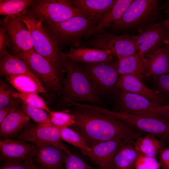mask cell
I'll return each instance as SVG.
<instances>
[{
  "label": "cell",
  "mask_w": 169,
  "mask_h": 169,
  "mask_svg": "<svg viewBox=\"0 0 169 169\" xmlns=\"http://www.w3.org/2000/svg\"><path fill=\"white\" fill-rule=\"evenodd\" d=\"M69 112L74 118L71 127L84 138L90 147L100 142L131 138L136 139L146 134L128 123L95 109L85 103H71Z\"/></svg>",
  "instance_id": "1"
},
{
  "label": "cell",
  "mask_w": 169,
  "mask_h": 169,
  "mask_svg": "<svg viewBox=\"0 0 169 169\" xmlns=\"http://www.w3.org/2000/svg\"><path fill=\"white\" fill-rule=\"evenodd\" d=\"M63 66L66 75L58 94L69 105L71 103L87 102L103 107L104 101L77 62L66 58Z\"/></svg>",
  "instance_id": "2"
},
{
  "label": "cell",
  "mask_w": 169,
  "mask_h": 169,
  "mask_svg": "<svg viewBox=\"0 0 169 169\" xmlns=\"http://www.w3.org/2000/svg\"><path fill=\"white\" fill-rule=\"evenodd\" d=\"M26 25L32 38L34 51L63 73L65 59L59 46L52 39L42 22L28 10L16 16Z\"/></svg>",
  "instance_id": "3"
},
{
  "label": "cell",
  "mask_w": 169,
  "mask_h": 169,
  "mask_svg": "<svg viewBox=\"0 0 169 169\" xmlns=\"http://www.w3.org/2000/svg\"><path fill=\"white\" fill-rule=\"evenodd\" d=\"M100 18L88 16H76L60 23L47 26L49 35L59 46L71 44L83 40V38L94 34Z\"/></svg>",
  "instance_id": "4"
},
{
  "label": "cell",
  "mask_w": 169,
  "mask_h": 169,
  "mask_svg": "<svg viewBox=\"0 0 169 169\" xmlns=\"http://www.w3.org/2000/svg\"><path fill=\"white\" fill-rule=\"evenodd\" d=\"M77 63L101 97L110 93L116 95L119 74L116 60L95 63Z\"/></svg>",
  "instance_id": "5"
},
{
  "label": "cell",
  "mask_w": 169,
  "mask_h": 169,
  "mask_svg": "<svg viewBox=\"0 0 169 169\" xmlns=\"http://www.w3.org/2000/svg\"><path fill=\"white\" fill-rule=\"evenodd\" d=\"M73 45L75 48L86 47L107 50L118 59L137 52L132 36L129 34L115 35L104 30L94 33L90 39L76 42Z\"/></svg>",
  "instance_id": "6"
},
{
  "label": "cell",
  "mask_w": 169,
  "mask_h": 169,
  "mask_svg": "<svg viewBox=\"0 0 169 169\" xmlns=\"http://www.w3.org/2000/svg\"><path fill=\"white\" fill-rule=\"evenodd\" d=\"M28 10L47 26L57 24L76 16H89L73 6L69 0H36Z\"/></svg>",
  "instance_id": "7"
},
{
  "label": "cell",
  "mask_w": 169,
  "mask_h": 169,
  "mask_svg": "<svg viewBox=\"0 0 169 169\" xmlns=\"http://www.w3.org/2000/svg\"><path fill=\"white\" fill-rule=\"evenodd\" d=\"M160 9L157 0H133L121 18L112 25L115 30H125L145 24L155 19Z\"/></svg>",
  "instance_id": "8"
},
{
  "label": "cell",
  "mask_w": 169,
  "mask_h": 169,
  "mask_svg": "<svg viewBox=\"0 0 169 169\" xmlns=\"http://www.w3.org/2000/svg\"><path fill=\"white\" fill-rule=\"evenodd\" d=\"M101 112L124 121L137 131L151 134L169 143V120L160 117L119 112L101 107Z\"/></svg>",
  "instance_id": "9"
},
{
  "label": "cell",
  "mask_w": 169,
  "mask_h": 169,
  "mask_svg": "<svg viewBox=\"0 0 169 169\" xmlns=\"http://www.w3.org/2000/svg\"><path fill=\"white\" fill-rule=\"evenodd\" d=\"M15 56L26 62L50 90L58 94L60 92L64 79L63 73L48 60L35 51Z\"/></svg>",
  "instance_id": "10"
},
{
  "label": "cell",
  "mask_w": 169,
  "mask_h": 169,
  "mask_svg": "<svg viewBox=\"0 0 169 169\" xmlns=\"http://www.w3.org/2000/svg\"><path fill=\"white\" fill-rule=\"evenodd\" d=\"M169 31V21L166 19L140 28L132 36L137 52L144 58L149 53L164 46Z\"/></svg>",
  "instance_id": "11"
},
{
  "label": "cell",
  "mask_w": 169,
  "mask_h": 169,
  "mask_svg": "<svg viewBox=\"0 0 169 169\" xmlns=\"http://www.w3.org/2000/svg\"><path fill=\"white\" fill-rule=\"evenodd\" d=\"M14 138L38 146L52 145L68 155L72 153L63 142L59 128L51 124L28 125Z\"/></svg>",
  "instance_id": "12"
},
{
  "label": "cell",
  "mask_w": 169,
  "mask_h": 169,
  "mask_svg": "<svg viewBox=\"0 0 169 169\" xmlns=\"http://www.w3.org/2000/svg\"><path fill=\"white\" fill-rule=\"evenodd\" d=\"M116 95V109L113 111L160 117L162 105L135 94L118 91Z\"/></svg>",
  "instance_id": "13"
},
{
  "label": "cell",
  "mask_w": 169,
  "mask_h": 169,
  "mask_svg": "<svg viewBox=\"0 0 169 169\" xmlns=\"http://www.w3.org/2000/svg\"><path fill=\"white\" fill-rule=\"evenodd\" d=\"M1 23L8 32L15 55L34 51L30 33L19 18L17 16H6Z\"/></svg>",
  "instance_id": "14"
},
{
  "label": "cell",
  "mask_w": 169,
  "mask_h": 169,
  "mask_svg": "<svg viewBox=\"0 0 169 169\" xmlns=\"http://www.w3.org/2000/svg\"><path fill=\"white\" fill-rule=\"evenodd\" d=\"M39 147L32 143L12 138L1 139L0 157L4 160H19L27 163L32 159Z\"/></svg>",
  "instance_id": "15"
},
{
  "label": "cell",
  "mask_w": 169,
  "mask_h": 169,
  "mask_svg": "<svg viewBox=\"0 0 169 169\" xmlns=\"http://www.w3.org/2000/svg\"><path fill=\"white\" fill-rule=\"evenodd\" d=\"M116 87L118 91L138 95L164 105L162 103L164 99L159 93L146 87L141 79L135 76L128 74L119 75Z\"/></svg>",
  "instance_id": "16"
},
{
  "label": "cell",
  "mask_w": 169,
  "mask_h": 169,
  "mask_svg": "<svg viewBox=\"0 0 169 169\" xmlns=\"http://www.w3.org/2000/svg\"><path fill=\"white\" fill-rule=\"evenodd\" d=\"M68 155L53 145H46L39 146L32 160H34L40 169H64Z\"/></svg>",
  "instance_id": "17"
},
{
  "label": "cell",
  "mask_w": 169,
  "mask_h": 169,
  "mask_svg": "<svg viewBox=\"0 0 169 169\" xmlns=\"http://www.w3.org/2000/svg\"><path fill=\"white\" fill-rule=\"evenodd\" d=\"M124 139H114L97 143L90 147V150L86 155L100 169H110L113 157Z\"/></svg>",
  "instance_id": "18"
},
{
  "label": "cell",
  "mask_w": 169,
  "mask_h": 169,
  "mask_svg": "<svg viewBox=\"0 0 169 169\" xmlns=\"http://www.w3.org/2000/svg\"><path fill=\"white\" fill-rule=\"evenodd\" d=\"M145 77H156L169 73V51L161 47L144 56Z\"/></svg>",
  "instance_id": "19"
},
{
  "label": "cell",
  "mask_w": 169,
  "mask_h": 169,
  "mask_svg": "<svg viewBox=\"0 0 169 169\" xmlns=\"http://www.w3.org/2000/svg\"><path fill=\"white\" fill-rule=\"evenodd\" d=\"M29 119L21 106L9 114L0 124L1 139L14 138L28 125Z\"/></svg>",
  "instance_id": "20"
},
{
  "label": "cell",
  "mask_w": 169,
  "mask_h": 169,
  "mask_svg": "<svg viewBox=\"0 0 169 169\" xmlns=\"http://www.w3.org/2000/svg\"><path fill=\"white\" fill-rule=\"evenodd\" d=\"M63 55L64 59L68 58L77 62L84 63L105 62L112 60L115 57L107 50L86 47H71L69 52L63 53Z\"/></svg>",
  "instance_id": "21"
},
{
  "label": "cell",
  "mask_w": 169,
  "mask_h": 169,
  "mask_svg": "<svg viewBox=\"0 0 169 169\" xmlns=\"http://www.w3.org/2000/svg\"><path fill=\"white\" fill-rule=\"evenodd\" d=\"M135 140L129 137L123 140L113 157L110 169H135L138 156L134 146Z\"/></svg>",
  "instance_id": "22"
},
{
  "label": "cell",
  "mask_w": 169,
  "mask_h": 169,
  "mask_svg": "<svg viewBox=\"0 0 169 169\" xmlns=\"http://www.w3.org/2000/svg\"><path fill=\"white\" fill-rule=\"evenodd\" d=\"M71 4L86 15L102 18L117 0H69Z\"/></svg>",
  "instance_id": "23"
},
{
  "label": "cell",
  "mask_w": 169,
  "mask_h": 169,
  "mask_svg": "<svg viewBox=\"0 0 169 169\" xmlns=\"http://www.w3.org/2000/svg\"><path fill=\"white\" fill-rule=\"evenodd\" d=\"M27 74L38 77L24 60L8 52L0 57V76Z\"/></svg>",
  "instance_id": "24"
},
{
  "label": "cell",
  "mask_w": 169,
  "mask_h": 169,
  "mask_svg": "<svg viewBox=\"0 0 169 169\" xmlns=\"http://www.w3.org/2000/svg\"><path fill=\"white\" fill-rule=\"evenodd\" d=\"M8 82L19 93L47 92L41 83L39 78L27 74L10 75L5 76Z\"/></svg>",
  "instance_id": "25"
},
{
  "label": "cell",
  "mask_w": 169,
  "mask_h": 169,
  "mask_svg": "<svg viewBox=\"0 0 169 169\" xmlns=\"http://www.w3.org/2000/svg\"><path fill=\"white\" fill-rule=\"evenodd\" d=\"M143 58L138 52L116 59L118 73L120 75H131L141 80L145 77Z\"/></svg>",
  "instance_id": "26"
},
{
  "label": "cell",
  "mask_w": 169,
  "mask_h": 169,
  "mask_svg": "<svg viewBox=\"0 0 169 169\" xmlns=\"http://www.w3.org/2000/svg\"><path fill=\"white\" fill-rule=\"evenodd\" d=\"M166 145L164 141L151 134L139 137L134 141V147L138 154L156 158Z\"/></svg>",
  "instance_id": "27"
},
{
  "label": "cell",
  "mask_w": 169,
  "mask_h": 169,
  "mask_svg": "<svg viewBox=\"0 0 169 169\" xmlns=\"http://www.w3.org/2000/svg\"><path fill=\"white\" fill-rule=\"evenodd\" d=\"M133 0H117L95 27L94 33L103 30L119 20Z\"/></svg>",
  "instance_id": "28"
},
{
  "label": "cell",
  "mask_w": 169,
  "mask_h": 169,
  "mask_svg": "<svg viewBox=\"0 0 169 169\" xmlns=\"http://www.w3.org/2000/svg\"><path fill=\"white\" fill-rule=\"evenodd\" d=\"M34 0H0V14L7 16H16L28 9Z\"/></svg>",
  "instance_id": "29"
},
{
  "label": "cell",
  "mask_w": 169,
  "mask_h": 169,
  "mask_svg": "<svg viewBox=\"0 0 169 169\" xmlns=\"http://www.w3.org/2000/svg\"><path fill=\"white\" fill-rule=\"evenodd\" d=\"M59 128L63 141L79 148L85 155L89 151L90 147L79 133L68 127Z\"/></svg>",
  "instance_id": "30"
},
{
  "label": "cell",
  "mask_w": 169,
  "mask_h": 169,
  "mask_svg": "<svg viewBox=\"0 0 169 169\" xmlns=\"http://www.w3.org/2000/svg\"><path fill=\"white\" fill-rule=\"evenodd\" d=\"M14 98L18 99L23 103L42 109L49 113L51 111L43 99L37 93H19L16 91L12 95Z\"/></svg>",
  "instance_id": "31"
},
{
  "label": "cell",
  "mask_w": 169,
  "mask_h": 169,
  "mask_svg": "<svg viewBox=\"0 0 169 169\" xmlns=\"http://www.w3.org/2000/svg\"><path fill=\"white\" fill-rule=\"evenodd\" d=\"M21 105L23 111L28 116L38 124H51L49 114H48L45 111L26 105L21 101Z\"/></svg>",
  "instance_id": "32"
},
{
  "label": "cell",
  "mask_w": 169,
  "mask_h": 169,
  "mask_svg": "<svg viewBox=\"0 0 169 169\" xmlns=\"http://www.w3.org/2000/svg\"><path fill=\"white\" fill-rule=\"evenodd\" d=\"M49 114L51 124L59 128L71 127L74 123V117L69 110L51 111Z\"/></svg>",
  "instance_id": "33"
},
{
  "label": "cell",
  "mask_w": 169,
  "mask_h": 169,
  "mask_svg": "<svg viewBox=\"0 0 169 169\" xmlns=\"http://www.w3.org/2000/svg\"><path fill=\"white\" fill-rule=\"evenodd\" d=\"M64 169H95L89 165L83 159L72 153L68 155Z\"/></svg>",
  "instance_id": "34"
},
{
  "label": "cell",
  "mask_w": 169,
  "mask_h": 169,
  "mask_svg": "<svg viewBox=\"0 0 169 169\" xmlns=\"http://www.w3.org/2000/svg\"><path fill=\"white\" fill-rule=\"evenodd\" d=\"M16 91L6 83L1 81L0 83V109L13 103L16 98H14L13 94Z\"/></svg>",
  "instance_id": "35"
},
{
  "label": "cell",
  "mask_w": 169,
  "mask_h": 169,
  "mask_svg": "<svg viewBox=\"0 0 169 169\" xmlns=\"http://www.w3.org/2000/svg\"><path fill=\"white\" fill-rule=\"evenodd\" d=\"M160 167L159 163L156 158L148 157L138 154L135 169H159Z\"/></svg>",
  "instance_id": "36"
},
{
  "label": "cell",
  "mask_w": 169,
  "mask_h": 169,
  "mask_svg": "<svg viewBox=\"0 0 169 169\" xmlns=\"http://www.w3.org/2000/svg\"><path fill=\"white\" fill-rule=\"evenodd\" d=\"M10 45V39L4 26L0 23V56L4 55L8 52L7 48Z\"/></svg>",
  "instance_id": "37"
},
{
  "label": "cell",
  "mask_w": 169,
  "mask_h": 169,
  "mask_svg": "<svg viewBox=\"0 0 169 169\" xmlns=\"http://www.w3.org/2000/svg\"><path fill=\"white\" fill-rule=\"evenodd\" d=\"M0 169H31L27 163L16 159L5 160Z\"/></svg>",
  "instance_id": "38"
},
{
  "label": "cell",
  "mask_w": 169,
  "mask_h": 169,
  "mask_svg": "<svg viewBox=\"0 0 169 169\" xmlns=\"http://www.w3.org/2000/svg\"><path fill=\"white\" fill-rule=\"evenodd\" d=\"M153 78L155 84L160 90L169 94V73Z\"/></svg>",
  "instance_id": "39"
},
{
  "label": "cell",
  "mask_w": 169,
  "mask_h": 169,
  "mask_svg": "<svg viewBox=\"0 0 169 169\" xmlns=\"http://www.w3.org/2000/svg\"><path fill=\"white\" fill-rule=\"evenodd\" d=\"M21 102L20 100L16 98L13 103L0 109V124L9 114L20 107Z\"/></svg>",
  "instance_id": "40"
},
{
  "label": "cell",
  "mask_w": 169,
  "mask_h": 169,
  "mask_svg": "<svg viewBox=\"0 0 169 169\" xmlns=\"http://www.w3.org/2000/svg\"><path fill=\"white\" fill-rule=\"evenodd\" d=\"M157 156L160 167L162 169H169V147L163 149Z\"/></svg>",
  "instance_id": "41"
},
{
  "label": "cell",
  "mask_w": 169,
  "mask_h": 169,
  "mask_svg": "<svg viewBox=\"0 0 169 169\" xmlns=\"http://www.w3.org/2000/svg\"><path fill=\"white\" fill-rule=\"evenodd\" d=\"M160 117L169 120V104L161 106L160 113Z\"/></svg>",
  "instance_id": "42"
},
{
  "label": "cell",
  "mask_w": 169,
  "mask_h": 169,
  "mask_svg": "<svg viewBox=\"0 0 169 169\" xmlns=\"http://www.w3.org/2000/svg\"><path fill=\"white\" fill-rule=\"evenodd\" d=\"M163 8L166 14V19L169 21V0L167 1L163 6Z\"/></svg>",
  "instance_id": "43"
},
{
  "label": "cell",
  "mask_w": 169,
  "mask_h": 169,
  "mask_svg": "<svg viewBox=\"0 0 169 169\" xmlns=\"http://www.w3.org/2000/svg\"><path fill=\"white\" fill-rule=\"evenodd\" d=\"M165 46L169 51V31L164 42Z\"/></svg>",
  "instance_id": "44"
},
{
  "label": "cell",
  "mask_w": 169,
  "mask_h": 169,
  "mask_svg": "<svg viewBox=\"0 0 169 169\" xmlns=\"http://www.w3.org/2000/svg\"><path fill=\"white\" fill-rule=\"evenodd\" d=\"M27 163L31 169H40L33 164L32 159L30 160Z\"/></svg>",
  "instance_id": "45"
}]
</instances>
